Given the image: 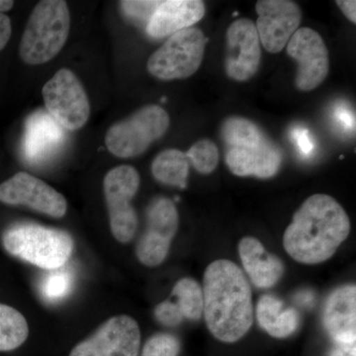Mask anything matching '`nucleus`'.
<instances>
[{"mask_svg":"<svg viewBox=\"0 0 356 356\" xmlns=\"http://www.w3.org/2000/svg\"><path fill=\"white\" fill-rule=\"evenodd\" d=\"M203 315L211 334L233 343L247 334L254 323L252 289L240 268L228 259L208 266L203 280Z\"/></svg>","mask_w":356,"mask_h":356,"instance_id":"obj_1","label":"nucleus"},{"mask_svg":"<svg viewBox=\"0 0 356 356\" xmlns=\"http://www.w3.org/2000/svg\"><path fill=\"white\" fill-rule=\"evenodd\" d=\"M350 233V217L341 204L327 194H314L295 212L283 245L300 264H318L331 259Z\"/></svg>","mask_w":356,"mask_h":356,"instance_id":"obj_2","label":"nucleus"},{"mask_svg":"<svg viewBox=\"0 0 356 356\" xmlns=\"http://www.w3.org/2000/svg\"><path fill=\"white\" fill-rule=\"evenodd\" d=\"M70 29L67 2L43 0L33 9L23 32L19 55L27 65L44 64L64 48Z\"/></svg>","mask_w":356,"mask_h":356,"instance_id":"obj_3","label":"nucleus"},{"mask_svg":"<svg viewBox=\"0 0 356 356\" xmlns=\"http://www.w3.org/2000/svg\"><path fill=\"white\" fill-rule=\"evenodd\" d=\"M2 245L8 254L47 270L62 268L74 250V240L69 233L32 222L7 229Z\"/></svg>","mask_w":356,"mask_h":356,"instance_id":"obj_4","label":"nucleus"},{"mask_svg":"<svg viewBox=\"0 0 356 356\" xmlns=\"http://www.w3.org/2000/svg\"><path fill=\"white\" fill-rule=\"evenodd\" d=\"M170 116L158 105H147L107 131L105 144L112 154L134 158L147 151L170 127Z\"/></svg>","mask_w":356,"mask_h":356,"instance_id":"obj_5","label":"nucleus"},{"mask_svg":"<svg viewBox=\"0 0 356 356\" xmlns=\"http://www.w3.org/2000/svg\"><path fill=\"white\" fill-rule=\"evenodd\" d=\"M207 42L198 28L175 33L149 57L147 69L161 81L188 79L202 64Z\"/></svg>","mask_w":356,"mask_h":356,"instance_id":"obj_6","label":"nucleus"},{"mask_svg":"<svg viewBox=\"0 0 356 356\" xmlns=\"http://www.w3.org/2000/svg\"><path fill=\"white\" fill-rule=\"evenodd\" d=\"M42 95L49 114L60 127L76 131L88 121V97L83 84L72 70H58L44 84Z\"/></svg>","mask_w":356,"mask_h":356,"instance_id":"obj_7","label":"nucleus"},{"mask_svg":"<svg viewBox=\"0 0 356 356\" xmlns=\"http://www.w3.org/2000/svg\"><path fill=\"white\" fill-rule=\"evenodd\" d=\"M140 186V175L131 165H119L107 173L103 182L110 227L118 242L128 243L138 228L137 213L131 201Z\"/></svg>","mask_w":356,"mask_h":356,"instance_id":"obj_8","label":"nucleus"},{"mask_svg":"<svg viewBox=\"0 0 356 356\" xmlns=\"http://www.w3.org/2000/svg\"><path fill=\"white\" fill-rule=\"evenodd\" d=\"M178 212L170 199L161 197L149 204L147 211V229L138 243L136 254L146 266L163 264L170 252L178 229Z\"/></svg>","mask_w":356,"mask_h":356,"instance_id":"obj_9","label":"nucleus"},{"mask_svg":"<svg viewBox=\"0 0 356 356\" xmlns=\"http://www.w3.org/2000/svg\"><path fill=\"white\" fill-rule=\"evenodd\" d=\"M286 50L298 65L295 86L299 90L311 91L324 83L330 72L329 51L318 32L299 28L288 42Z\"/></svg>","mask_w":356,"mask_h":356,"instance_id":"obj_10","label":"nucleus"},{"mask_svg":"<svg viewBox=\"0 0 356 356\" xmlns=\"http://www.w3.org/2000/svg\"><path fill=\"white\" fill-rule=\"evenodd\" d=\"M140 346L138 323L129 316H116L74 346L70 356H138Z\"/></svg>","mask_w":356,"mask_h":356,"instance_id":"obj_11","label":"nucleus"},{"mask_svg":"<svg viewBox=\"0 0 356 356\" xmlns=\"http://www.w3.org/2000/svg\"><path fill=\"white\" fill-rule=\"evenodd\" d=\"M255 10L257 19L254 24L261 44L269 53H280L299 29L301 8L290 0H259Z\"/></svg>","mask_w":356,"mask_h":356,"instance_id":"obj_12","label":"nucleus"},{"mask_svg":"<svg viewBox=\"0 0 356 356\" xmlns=\"http://www.w3.org/2000/svg\"><path fill=\"white\" fill-rule=\"evenodd\" d=\"M0 202L23 205L54 218L64 217L67 200L62 194L27 172H18L0 184Z\"/></svg>","mask_w":356,"mask_h":356,"instance_id":"obj_13","label":"nucleus"},{"mask_svg":"<svg viewBox=\"0 0 356 356\" xmlns=\"http://www.w3.org/2000/svg\"><path fill=\"white\" fill-rule=\"evenodd\" d=\"M225 70L229 79L247 81L259 70L261 60V41L254 21H234L226 33Z\"/></svg>","mask_w":356,"mask_h":356,"instance_id":"obj_14","label":"nucleus"},{"mask_svg":"<svg viewBox=\"0 0 356 356\" xmlns=\"http://www.w3.org/2000/svg\"><path fill=\"white\" fill-rule=\"evenodd\" d=\"M225 159L229 170L236 177L266 179L280 172L282 152L275 143L266 137L257 146L229 147Z\"/></svg>","mask_w":356,"mask_h":356,"instance_id":"obj_15","label":"nucleus"},{"mask_svg":"<svg viewBox=\"0 0 356 356\" xmlns=\"http://www.w3.org/2000/svg\"><path fill=\"white\" fill-rule=\"evenodd\" d=\"M323 324L334 343L356 341V287L343 285L334 289L325 301Z\"/></svg>","mask_w":356,"mask_h":356,"instance_id":"obj_16","label":"nucleus"},{"mask_svg":"<svg viewBox=\"0 0 356 356\" xmlns=\"http://www.w3.org/2000/svg\"><path fill=\"white\" fill-rule=\"evenodd\" d=\"M205 15V6L200 0H166L159 2L146 26L149 36L154 39L172 36L191 28Z\"/></svg>","mask_w":356,"mask_h":356,"instance_id":"obj_17","label":"nucleus"},{"mask_svg":"<svg viewBox=\"0 0 356 356\" xmlns=\"http://www.w3.org/2000/svg\"><path fill=\"white\" fill-rule=\"evenodd\" d=\"M238 254L245 273L255 286L268 289L282 277V261L276 255L267 252L261 241L254 236H245L241 240Z\"/></svg>","mask_w":356,"mask_h":356,"instance_id":"obj_18","label":"nucleus"},{"mask_svg":"<svg viewBox=\"0 0 356 356\" xmlns=\"http://www.w3.org/2000/svg\"><path fill=\"white\" fill-rule=\"evenodd\" d=\"M63 128L50 114L37 112L26 124L24 153L28 161L40 163L58 151L64 142Z\"/></svg>","mask_w":356,"mask_h":356,"instance_id":"obj_19","label":"nucleus"},{"mask_svg":"<svg viewBox=\"0 0 356 356\" xmlns=\"http://www.w3.org/2000/svg\"><path fill=\"white\" fill-rule=\"evenodd\" d=\"M257 318L262 329L276 339L291 336L298 329L300 323L298 312L285 308L283 302L273 295H264L259 300Z\"/></svg>","mask_w":356,"mask_h":356,"instance_id":"obj_20","label":"nucleus"},{"mask_svg":"<svg viewBox=\"0 0 356 356\" xmlns=\"http://www.w3.org/2000/svg\"><path fill=\"white\" fill-rule=\"evenodd\" d=\"M152 173L158 181L184 189L187 185L189 161L184 152L168 149L161 152L152 163Z\"/></svg>","mask_w":356,"mask_h":356,"instance_id":"obj_21","label":"nucleus"},{"mask_svg":"<svg viewBox=\"0 0 356 356\" xmlns=\"http://www.w3.org/2000/svg\"><path fill=\"white\" fill-rule=\"evenodd\" d=\"M221 135L228 149L257 146L266 138L257 124L238 116L229 117L224 121Z\"/></svg>","mask_w":356,"mask_h":356,"instance_id":"obj_22","label":"nucleus"},{"mask_svg":"<svg viewBox=\"0 0 356 356\" xmlns=\"http://www.w3.org/2000/svg\"><path fill=\"white\" fill-rule=\"evenodd\" d=\"M29 334L27 321L13 307L0 304V351L16 350Z\"/></svg>","mask_w":356,"mask_h":356,"instance_id":"obj_23","label":"nucleus"},{"mask_svg":"<svg viewBox=\"0 0 356 356\" xmlns=\"http://www.w3.org/2000/svg\"><path fill=\"white\" fill-rule=\"evenodd\" d=\"M172 297L181 312L184 318L200 320L203 316V291L197 281L192 278H182L173 287Z\"/></svg>","mask_w":356,"mask_h":356,"instance_id":"obj_24","label":"nucleus"},{"mask_svg":"<svg viewBox=\"0 0 356 356\" xmlns=\"http://www.w3.org/2000/svg\"><path fill=\"white\" fill-rule=\"evenodd\" d=\"M185 154L192 166L202 175H210L219 163V149L210 140H198Z\"/></svg>","mask_w":356,"mask_h":356,"instance_id":"obj_25","label":"nucleus"},{"mask_svg":"<svg viewBox=\"0 0 356 356\" xmlns=\"http://www.w3.org/2000/svg\"><path fill=\"white\" fill-rule=\"evenodd\" d=\"M48 275L44 276L41 282L42 297L49 303H56L65 298L72 286V275L67 271L50 270Z\"/></svg>","mask_w":356,"mask_h":356,"instance_id":"obj_26","label":"nucleus"},{"mask_svg":"<svg viewBox=\"0 0 356 356\" xmlns=\"http://www.w3.org/2000/svg\"><path fill=\"white\" fill-rule=\"evenodd\" d=\"M179 351V339L173 334L161 332L147 339L142 356H178Z\"/></svg>","mask_w":356,"mask_h":356,"instance_id":"obj_27","label":"nucleus"},{"mask_svg":"<svg viewBox=\"0 0 356 356\" xmlns=\"http://www.w3.org/2000/svg\"><path fill=\"white\" fill-rule=\"evenodd\" d=\"M161 1H121L123 13L131 19L147 24Z\"/></svg>","mask_w":356,"mask_h":356,"instance_id":"obj_28","label":"nucleus"},{"mask_svg":"<svg viewBox=\"0 0 356 356\" xmlns=\"http://www.w3.org/2000/svg\"><path fill=\"white\" fill-rule=\"evenodd\" d=\"M154 317L166 327H177L184 322V318L175 302L166 300L154 309Z\"/></svg>","mask_w":356,"mask_h":356,"instance_id":"obj_29","label":"nucleus"},{"mask_svg":"<svg viewBox=\"0 0 356 356\" xmlns=\"http://www.w3.org/2000/svg\"><path fill=\"white\" fill-rule=\"evenodd\" d=\"M292 140H294L299 153L304 158H309L314 153L315 144L312 139L310 132L306 128H295L292 131Z\"/></svg>","mask_w":356,"mask_h":356,"instance_id":"obj_30","label":"nucleus"},{"mask_svg":"<svg viewBox=\"0 0 356 356\" xmlns=\"http://www.w3.org/2000/svg\"><path fill=\"white\" fill-rule=\"evenodd\" d=\"M334 117L337 126L343 129L344 132H355V116L353 110L346 104H337L334 109Z\"/></svg>","mask_w":356,"mask_h":356,"instance_id":"obj_31","label":"nucleus"},{"mask_svg":"<svg viewBox=\"0 0 356 356\" xmlns=\"http://www.w3.org/2000/svg\"><path fill=\"white\" fill-rule=\"evenodd\" d=\"M11 21L6 14L0 13V51L6 48L11 37Z\"/></svg>","mask_w":356,"mask_h":356,"instance_id":"obj_32","label":"nucleus"},{"mask_svg":"<svg viewBox=\"0 0 356 356\" xmlns=\"http://www.w3.org/2000/svg\"><path fill=\"white\" fill-rule=\"evenodd\" d=\"M337 6L343 11L346 17L353 24L356 23V1L355 0H339Z\"/></svg>","mask_w":356,"mask_h":356,"instance_id":"obj_33","label":"nucleus"},{"mask_svg":"<svg viewBox=\"0 0 356 356\" xmlns=\"http://www.w3.org/2000/svg\"><path fill=\"white\" fill-rule=\"evenodd\" d=\"M329 356H356L355 343H334Z\"/></svg>","mask_w":356,"mask_h":356,"instance_id":"obj_34","label":"nucleus"},{"mask_svg":"<svg viewBox=\"0 0 356 356\" xmlns=\"http://www.w3.org/2000/svg\"><path fill=\"white\" fill-rule=\"evenodd\" d=\"M13 6V1H9V0H0V13H6V11L10 10Z\"/></svg>","mask_w":356,"mask_h":356,"instance_id":"obj_35","label":"nucleus"}]
</instances>
